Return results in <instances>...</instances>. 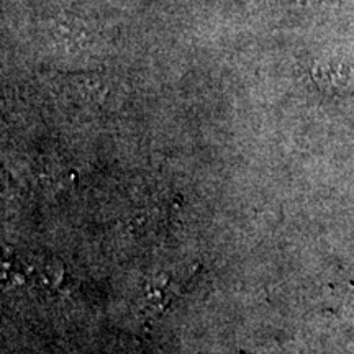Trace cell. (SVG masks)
<instances>
[{
    "instance_id": "1",
    "label": "cell",
    "mask_w": 354,
    "mask_h": 354,
    "mask_svg": "<svg viewBox=\"0 0 354 354\" xmlns=\"http://www.w3.org/2000/svg\"><path fill=\"white\" fill-rule=\"evenodd\" d=\"M353 69L339 63L323 64L317 69V81L335 88H344L351 84Z\"/></svg>"
}]
</instances>
